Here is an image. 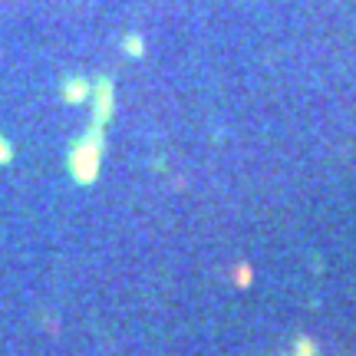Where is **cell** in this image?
Segmentation results:
<instances>
[{"mask_svg":"<svg viewBox=\"0 0 356 356\" xmlns=\"http://www.w3.org/2000/svg\"><path fill=\"white\" fill-rule=\"evenodd\" d=\"M122 50H126V56L139 60L142 53H145V47H142V37H139V33H129V37H122Z\"/></svg>","mask_w":356,"mask_h":356,"instance_id":"cell-4","label":"cell"},{"mask_svg":"<svg viewBox=\"0 0 356 356\" xmlns=\"http://www.w3.org/2000/svg\"><path fill=\"white\" fill-rule=\"evenodd\" d=\"M13 162V145L10 139H3V132H0V165H10Z\"/></svg>","mask_w":356,"mask_h":356,"instance_id":"cell-5","label":"cell"},{"mask_svg":"<svg viewBox=\"0 0 356 356\" xmlns=\"http://www.w3.org/2000/svg\"><path fill=\"white\" fill-rule=\"evenodd\" d=\"M89 92H92V79L83 76V73H70V76H63V83H60V96H63V102H86Z\"/></svg>","mask_w":356,"mask_h":356,"instance_id":"cell-3","label":"cell"},{"mask_svg":"<svg viewBox=\"0 0 356 356\" xmlns=\"http://www.w3.org/2000/svg\"><path fill=\"white\" fill-rule=\"evenodd\" d=\"M89 99H92V122L96 126H109V119L115 113V86H113V76H96L92 79V92H89Z\"/></svg>","mask_w":356,"mask_h":356,"instance_id":"cell-2","label":"cell"},{"mask_svg":"<svg viewBox=\"0 0 356 356\" xmlns=\"http://www.w3.org/2000/svg\"><path fill=\"white\" fill-rule=\"evenodd\" d=\"M297 356H317L314 340H297Z\"/></svg>","mask_w":356,"mask_h":356,"instance_id":"cell-6","label":"cell"},{"mask_svg":"<svg viewBox=\"0 0 356 356\" xmlns=\"http://www.w3.org/2000/svg\"><path fill=\"white\" fill-rule=\"evenodd\" d=\"M102 149H106V139H102V126H92L79 136L76 142H70V152H66V172L76 185H92L99 178V165H102Z\"/></svg>","mask_w":356,"mask_h":356,"instance_id":"cell-1","label":"cell"}]
</instances>
